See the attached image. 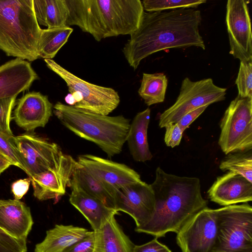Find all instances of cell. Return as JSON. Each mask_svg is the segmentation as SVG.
Listing matches in <instances>:
<instances>
[{
	"instance_id": "1",
	"label": "cell",
	"mask_w": 252,
	"mask_h": 252,
	"mask_svg": "<svg viewBox=\"0 0 252 252\" xmlns=\"http://www.w3.org/2000/svg\"><path fill=\"white\" fill-rule=\"evenodd\" d=\"M201 19L200 11L193 8L144 11L138 28L123 47L126 60L135 70L144 59L162 50L191 46L205 50L199 31Z\"/></svg>"
},
{
	"instance_id": "2",
	"label": "cell",
	"mask_w": 252,
	"mask_h": 252,
	"mask_svg": "<svg viewBox=\"0 0 252 252\" xmlns=\"http://www.w3.org/2000/svg\"><path fill=\"white\" fill-rule=\"evenodd\" d=\"M150 186L155 195V210L146 223L135 227L137 232L157 238L170 232L177 233L197 213L208 207L198 178L169 174L158 167Z\"/></svg>"
},
{
	"instance_id": "3",
	"label": "cell",
	"mask_w": 252,
	"mask_h": 252,
	"mask_svg": "<svg viewBox=\"0 0 252 252\" xmlns=\"http://www.w3.org/2000/svg\"><path fill=\"white\" fill-rule=\"evenodd\" d=\"M65 26H78L100 41L130 35L138 28L144 10L140 0H65Z\"/></svg>"
},
{
	"instance_id": "4",
	"label": "cell",
	"mask_w": 252,
	"mask_h": 252,
	"mask_svg": "<svg viewBox=\"0 0 252 252\" xmlns=\"http://www.w3.org/2000/svg\"><path fill=\"white\" fill-rule=\"evenodd\" d=\"M53 113L62 124L78 136L96 144L108 157L120 154L126 140L130 120L109 116L57 102Z\"/></svg>"
},
{
	"instance_id": "5",
	"label": "cell",
	"mask_w": 252,
	"mask_h": 252,
	"mask_svg": "<svg viewBox=\"0 0 252 252\" xmlns=\"http://www.w3.org/2000/svg\"><path fill=\"white\" fill-rule=\"evenodd\" d=\"M41 31L33 0H0V49L7 56L29 62L38 59Z\"/></svg>"
},
{
	"instance_id": "6",
	"label": "cell",
	"mask_w": 252,
	"mask_h": 252,
	"mask_svg": "<svg viewBox=\"0 0 252 252\" xmlns=\"http://www.w3.org/2000/svg\"><path fill=\"white\" fill-rule=\"evenodd\" d=\"M218 230L210 252H252V207L247 203L217 209Z\"/></svg>"
},
{
	"instance_id": "7",
	"label": "cell",
	"mask_w": 252,
	"mask_h": 252,
	"mask_svg": "<svg viewBox=\"0 0 252 252\" xmlns=\"http://www.w3.org/2000/svg\"><path fill=\"white\" fill-rule=\"evenodd\" d=\"M47 66L66 83L75 107L108 115L120 102L118 92L112 88L95 85L72 74L52 59H44Z\"/></svg>"
},
{
	"instance_id": "8",
	"label": "cell",
	"mask_w": 252,
	"mask_h": 252,
	"mask_svg": "<svg viewBox=\"0 0 252 252\" xmlns=\"http://www.w3.org/2000/svg\"><path fill=\"white\" fill-rule=\"evenodd\" d=\"M218 143L227 155L252 149V98L239 95L231 101L220 123Z\"/></svg>"
},
{
	"instance_id": "9",
	"label": "cell",
	"mask_w": 252,
	"mask_h": 252,
	"mask_svg": "<svg viewBox=\"0 0 252 252\" xmlns=\"http://www.w3.org/2000/svg\"><path fill=\"white\" fill-rule=\"evenodd\" d=\"M226 89L216 86L211 78L192 81L186 77L175 103L159 116V126L176 123L187 113L225 98Z\"/></svg>"
},
{
	"instance_id": "10",
	"label": "cell",
	"mask_w": 252,
	"mask_h": 252,
	"mask_svg": "<svg viewBox=\"0 0 252 252\" xmlns=\"http://www.w3.org/2000/svg\"><path fill=\"white\" fill-rule=\"evenodd\" d=\"M16 143L29 178L55 166L63 154L57 144L32 133L16 136Z\"/></svg>"
},
{
	"instance_id": "11",
	"label": "cell",
	"mask_w": 252,
	"mask_h": 252,
	"mask_svg": "<svg viewBox=\"0 0 252 252\" xmlns=\"http://www.w3.org/2000/svg\"><path fill=\"white\" fill-rule=\"evenodd\" d=\"M218 230L216 209L208 207L189 220L177 233L176 241L182 252H210Z\"/></svg>"
},
{
	"instance_id": "12",
	"label": "cell",
	"mask_w": 252,
	"mask_h": 252,
	"mask_svg": "<svg viewBox=\"0 0 252 252\" xmlns=\"http://www.w3.org/2000/svg\"><path fill=\"white\" fill-rule=\"evenodd\" d=\"M226 8L230 54L240 62L252 61V34L247 2L228 0Z\"/></svg>"
},
{
	"instance_id": "13",
	"label": "cell",
	"mask_w": 252,
	"mask_h": 252,
	"mask_svg": "<svg viewBox=\"0 0 252 252\" xmlns=\"http://www.w3.org/2000/svg\"><path fill=\"white\" fill-rule=\"evenodd\" d=\"M79 165L70 155L63 154L55 166L30 178L34 196L40 201L58 202L71 187L72 176Z\"/></svg>"
},
{
	"instance_id": "14",
	"label": "cell",
	"mask_w": 252,
	"mask_h": 252,
	"mask_svg": "<svg viewBox=\"0 0 252 252\" xmlns=\"http://www.w3.org/2000/svg\"><path fill=\"white\" fill-rule=\"evenodd\" d=\"M77 161L114 196L117 190L141 180L140 175L129 166L96 156L80 155Z\"/></svg>"
},
{
	"instance_id": "15",
	"label": "cell",
	"mask_w": 252,
	"mask_h": 252,
	"mask_svg": "<svg viewBox=\"0 0 252 252\" xmlns=\"http://www.w3.org/2000/svg\"><path fill=\"white\" fill-rule=\"evenodd\" d=\"M115 209L131 217L136 227L146 223L155 210V199L150 186L142 180L126 185L115 192Z\"/></svg>"
},
{
	"instance_id": "16",
	"label": "cell",
	"mask_w": 252,
	"mask_h": 252,
	"mask_svg": "<svg viewBox=\"0 0 252 252\" xmlns=\"http://www.w3.org/2000/svg\"><path fill=\"white\" fill-rule=\"evenodd\" d=\"M52 107L47 95L38 92H29L16 102L13 119L19 127L32 131L45 126L52 116Z\"/></svg>"
},
{
	"instance_id": "17",
	"label": "cell",
	"mask_w": 252,
	"mask_h": 252,
	"mask_svg": "<svg viewBox=\"0 0 252 252\" xmlns=\"http://www.w3.org/2000/svg\"><path fill=\"white\" fill-rule=\"evenodd\" d=\"M207 193L211 201L221 206L247 203L252 200V183L240 174L228 172L217 178Z\"/></svg>"
},
{
	"instance_id": "18",
	"label": "cell",
	"mask_w": 252,
	"mask_h": 252,
	"mask_svg": "<svg viewBox=\"0 0 252 252\" xmlns=\"http://www.w3.org/2000/svg\"><path fill=\"white\" fill-rule=\"evenodd\" d=\"M38 78L27 61L16 58L6 62L0 66V99L17 97Z\"/></svg>"
},
{
	"instance_id": "19",
	"label": "cell",
	"mask_w": 252,
	"mask_h": 252,
	"mask_svg": "<svg viewBox=\"0 0 252 252\" xmlns=\"http://www.w3.org/2000/svg\"><path fill=\"white\" fill-rule=\"evenodd\" d=\"M33 222L30 210L16 199H0V228L11 236L26 240Z\"/></svg>"
},
{
	"instance_id": "20",
	"label": "cell",
	"mask_w": 252,
	"mask_h": 252,
	"mask_svg": "<svg viewBox=\"0 0 252 252\" xmlns=\"http://www.w3.org/2000/svg\"><path fill=\"white\" fill-rule=\"evenodd\" d=\"M70 187V203L86 218L93 231H98L109 219L119 214L115 209L106 206L78 186L71 183Z\"/></svg>"
},
{
	"instance_id": "21",
	"label": "cell",
	"mask_w": 252,
	"mask_h": 252,
	"mask_svg": "<svg viewBox=\"0 0 252 252\" xmlns=\"http://www.w3.org/2000/svg\"><path fill=\"white\" fill-rule=\"evenodd\" d=\"M151 110L147 108L138 113L130 124L126 141L134 160L145 162L152 159L147 131L150 120Z\"/></svg>"
},
{
	"instance_id": "22",
	"label": "cell",
	"mask_w": 252,
	"mask_h": 252,
	"mask_svg": "<svg viewBox=\"0 0 252 252\" xmlns=\"http://www.w3.org/2000/svg\"><path fill=\"white\" fill-rule=\"evenodd\" d=\"M89 231L72 225L56 224L46 231L44 240L35 245L34 252H63L86 236Z\"/></svg>"
},
{
	"instance_id": "23",
	"label": "cell",
	"mask_w": 252,
	"mask_h": 252,
	"mask_svg": "<svg viewBox=\"0 0 252 252\" xmlns=\"http://www.w3.org/2000/svg\"><path fill=\"white\" fill-rule=\"evenodd\" d=\"M97 233L96 252H132L135 245L125 233L115 217L109 219Z\"/></svg>"
},
{
	"instance_id": "24",
	"label": "cell",
	"mask_w": 252,
	"mask_h": 252,
	"mask_svg": "<svg viewBox=\"0 0 252 252\" xmlns=\"http://www.w3.org/2000/svg\"><path fill=\"white\" fill-rule=\"evenodd\" d=\"M38 24L47 29L66 26L68 10L65 0H33Z\"/></svg>"
},
{
	"instance_id": "25",
	"label": "cell",
	"mask_w": 252,
	"mask_h": 252,
	"mask_svg": "<svg viewBox=\"0 0 252 252\" xmlns=\"http://www.w3.org/2000/svg\"><path fill=\"white\" fill-rule=\"evenodd\" d=\"M73 31L67 26L41 29L38 44V58L44 60L54 58Z\"/></svg>"
},
{
	"instance_id": "26",
	"label": "cell",
	"mask_w": 252,
	"mask_h": 252,
	"mask_svg": "<svg viewBox=\"0 0 252 252\" xmlns=\"http://www.w3.org/2000/svg\"><path fill=\"white\" fill-rule=\"evenodd\" d=\"M71 183L78 186L87 193L98 199L106 206L115 209L114 195L80 164L75 170Z\"/></svg>"
},
{
	"instance_id": "27",
	"label": "cell",
	"mask_w": 252,
	"mask_h": 252,
	"mask_svg": "<svg viewBox=\"0 0 252 252\" xmlns=\"http://www.w3.org/2000/svg\"><path fill=\"white\" fill-rule=\"evenodd\" d=\"M167 85V78L163 73H143L138 93L149 106L163 102Z\"/></svg>"
},
{
	"instance_id": "28",
	"label": "cell",
	"mask_w": 252,
	"mask_h": 252,
	"mask_svg": "<svg viewBox=\"0 0 252 252\" xmlns=\"http://www.w3.org/2000/svg\"><path fill=\"white\" fill-rule=\"evenodd\" d=\"M219 167L223 171H228L240 174L252 183V150L226 155Z\"/></svg>"
},
{
	"instance_id": "29",
	"label": "cell",
	"mask_w": 252,
	"mask_h": 252,
	"mask_svg": "<svg viewBox=\"0 0 252 252\" xmlns=\"http://www.w3.org/2000/svg\"><path fill=\"white\" fill-rule=\"evenodd\" d=\"M144 10L156 12L172 9L196 8L206 2V0H144L142 1Z\"/></svg>"
},
{
	"instance_id": "30",
	"label": "cell",
	"mask_w": 252,
	"mask_h": 252,
	"mask_svg": "<svg viewBox=\"0 0 252 252\" xmlns=\"http://www.w3.org/2000/svg\"><path fill=\"white\" fill-rule=\"evenodd\" d=\"M0 152L15 165L24 171L25 169L16 143V136L0 130Z\"/></svg>"
},
{
	"instance_id": "31",
	"label": "cell",
	"mask_w": 252,
	"mask_h": 252,
	"mask_svg": "<svg viewBox=\"0 0 252 252\" xmlns=\"http://www.w3.org/2000/svg\"><path fill=\"white\" fill-rule=\"evenodd\" d=\"M238 95L252 98V61H241L235 81Z\"/></svg>"
},
{
	"instance_id": "32",
	"label": "cell",
	"mask_w": 252,
	"mask_h": 252,
	"mask_svg": "<svg viewBox=\"0 0 252 252\" xmlns=\"http://www.w3.org/2000/svg\"><path fill=\"white\" fill-rule=\"evenodd\" d=\"M16 99V97L0 99V130L10 134H13L10 124Z\"/></svg>"
},
{
	"instance_id": "33",
	"label": "cell",
	"mask_w": 252,
	"mask_h": 252,
	"mask_svg": "<svg viewBox=\"0 0 252 252\" xmlns=\"http://www.w3.org/2000/svg\"><path fill=\"white\" fill-rule=\"evenodd\" d=\"M0 252H27L26 240L15 238L0 228Z\"/></svg>"
},
{
	"instance_id": "34",
	"label": "cell",
	"mask_w": 252,
	"mask_h": 252,
	"mask_svg": "<svg viewBox=\"0 0 252 252\" xmlns=\"http://www.w3.org/2000/svg\"><path fill=\"white\" fill-rule=\"evenodd\" d=\"M97 233L89 231L82 239L67 248L63 252H96Z\"/></svg>"
},
{
	"instance_id": "35",
	"label": "cell",
	"mask_w": 252,
	"mask_h": 252,
	"mask_svg": "<svg viewBox=\"0 0 252 252\" xmlns=\"http://www.w3.org/2000/svg\"><path fill=\"white\" fill-rule=\"evenodd\" d=\"M164 140L166 146L174 148L178 146L182 138L183 131L176 123H172L165 127Z\"/></svg>"
},
{
	"instance_id": "36",
	"label": "cell",
	"mask_w": 252,
	"mask_h": 252,
	"mask_svg": "<svg viewBox=\"0 0 252 252\" xmlns=\"http://www.w3.org/2000/svg\"><path fill=\"white\" fill-rule=\"evenodd\" d=\"M132 252H171L165 245L155 238L151 241L141 245H134Z\"/></svg>"
},
{
	"instance_id": "37",
	"label": "cell",
	"mask_w": 252,
	"mask_h": 252,
	"mask_svg": "<svg viewBox=\"0 0 252 252\" xmlns=\"http://www.w3.org/2000/svg\"><path fill=\"white\" fill-rule=\"evenodd\" d=\"M208 106H203L187 113L177 123L184 131L206 110Z\"/></svg>"
},
{
	"instance_id": "38",
	"label": "cell",
	"mask_w": 252,
	"mask_h": 252,
	"mask_svg": "<svg viewBox=\"0 0 252 252\" xmlns=\"http://www.w3.org/2000/svg\"><path fill=\"white\" fill-rule=\"evenodd\" d=\"M31 180L30 178L19 179L11 185V191L15 199L20 200L28 192Z\"/></svg>"
},
{
	"instance_id": "39",
	"label": "cell",
	"mask_w": 252,
	"mask_h": 252,
	"mask_svg": "<svg viewBox=\"0 0 252 252\" xmlns=\"http://www.w3.org/2000/svg\"><path fill=\"white\" fill-rule=\"evenodd\" d=\"M11 165H13L10 160L0 152V175Z\"/></svg>"
}]
</instances>
